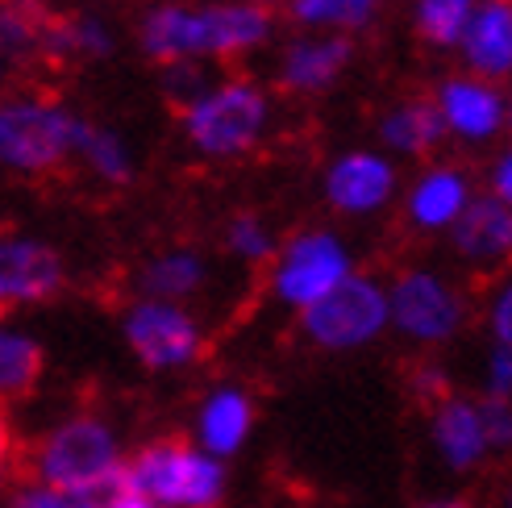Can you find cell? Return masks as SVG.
I'll use <instances>...</instances> for the list:
<instances>
[{"instance_id": "obj_1", "label": "cell", "mask_w": 512, "mask_h": 508, "mask_svg": "<svg viewBox=\"0 0 512 508\" xmlns=\"http://www.w3.org/2000/svg\"><path fill=\"white\" fill-rule=\"evenodd\" d=\"M30 471L34 484L42 488H55L80 500H105L113 488H121L125 446L113 421L96 413H71L38 438L30 454Z\"/></svg>"}, {"instance_id": "obj_2", "label": "cell", "mask_w": 512, "mask_h": 508, "mask_svg": "<svg viewBox=\"0 0 512 508\" xmlns=\"http://www.w3.org/2000/svg\"><path fill=\"white\" fill-rule=\"evenodd\" d=\"M121 488L138 492L155 508H221L229 496V467L196 442L159 438L125 454Z\"/></svg>"}, {"instance_id": "obj_3", "label": "cell", "mask_w": 512, "mask_h": 508, "mask_svg": "<svg viewBox=\"0 0 512 508\" xmlns=\"http://www.w3.org/2000/svg\"><path fill=\"white\" fill-rule=\"evenodd\" d=\"M271 121V96L254 80H217L192 105L179 109L184 142L200 159H242L263 142Z\"/></svg>"}, {"instance_id": "obj_4", "label": "cell", "mask_w": 512, "mask_h": 508, "mask_svg": "<svg viewBox=\"0 0 512 508\" xmlns=\"http://www.w3.org/2000/svg\"><path fill=\"white\" fill-rule=\"evenodd\" d=\"M80 113L38 92L0 100V167L13 175H50L75 159Z\"/></svg>"}, {"instance_id": "obj_5", "label": "cell", "mask_w": 512, "mask_h": 508, "mask_svg": "<svg viewBox=\"0 0 512 508\" xmlns=\"http://www.w3.org/2000/svg\"><path fill=\"white\" fill-rule=\"evenodd\" d=\"M296 321L309 346L325 354H358L388 334V284L354 271Z\"/></svg>"}, {"instance_id": "obj_6", "label": "cell", "mask_w": 512, "mask_h": 508, "mask_svg": "<svg viewBox=\"0 0 512 508\" xmlns=\"http://www.w3.org/2000/svg\"><path fill=\"white\" fill-rule=\"evenodd\" d=\"M350 275L354 254L334 230H300L279 242L275 259L267 263V292L275 304L300 317Z\"/></svg>"}, {"instance_id": "obj_7", "label": "cell", "mask_w": 512, "mask_h": 508, "mask_svg": "<svg viewBox=\"0 0 512 508\" xmlns=\"http://www.w3.org/2000/svg\"><path fill=\"white\" fill-rule=\"evenodd\" d=\"M471 309L454 279L429 267H404L388 279V334L413 346H446L463 334Z\"/></svg>"}, {"instance_id": "obj_8", "label": "cell", "mask_w": 512, "mask_h": 508, "mask_svg": "<svg viewBox=\"0 0 512 508\" xmlns=\"http://www.w3.org/2000/svg\"><path fill=\"white\" fill-rule=\"evenodd\" d=\"M121 338L134 363L155 375L188 371L204 354V325L188 304H163L142 296L130 300V309L121 313Z\"/></svg>"}, {"instance_id": "obj_9", "label": "cell", "mask_w": 512, "mask_h": 508, "mask_svg": "<svg viewBox=\"0 0 512 508\" xmlns=\"http://www.w3.org/2000/svg\"><path fill=\"white\" fill-rule=\"evenodd\" d=\"M400 188L396 163L383 150H342L338 159H329L321 175V192L329 209L342 217H371L392 205Z\"/></svg>"}, {"instance_id": "obj_10", "label": "cell", "mask_w": 512, "mask_h": 508, "mask_svg": "<svg viewBox=\"0 0 512 508\" xmlns=\"http://www.w3.org/2000/svg\"><path fill=\"white\" fill-rule=\"evenodd\" d=\"M67 288L63 254L25 234H0V309L46 304Z\"/></svg>"}, {"instance_id": "obj_11", "label": "cell", "mask_w": 512, "mask_h": 508, "mask_svg": "<svg viewBox=\"0 0 512 508\" xmlns=\"http://www.w3.org/2000/svg\"><path fill=\"white\" fill-rule=\"evenodd\" d=\"M429 450L454 475H471L492 459L488 429H483V413L475 396L450 392L446 400L429 404Z\"/></svg>"}, {"instance_id": "obj_12", "label": "cell", "mask_w": 512, "mask_h": 508, "mask_svg": "<svg viewBox=\"0 0 512 508\" xmlns=\"http://www.w3.org/2000/svg\"><path fill=\"white\" fill-rule=\"evenodd\" d=\"M433 105H438L446 134L467 146H483L504 130V88L475 80V75H446L433 92Z\"/></svg>"}, {"instance_id": "obj_13", "label": "cell", "mask_w": 512, "mask_h": 508, "mask_svg": "<svg viewBox=\"0 0 512 508\" xmlns=\"http://www.w3.org/2000/svg\"><path fill=\"white\" fill-rule=\"evenodd\" d=\"M254 421H259V409H254V396L242 384H217L200 396L196 417H192V442L213 454L217 463L229 467V459L250 446L254 438Z\"/></svg>"}, {"instance_id": "obj_14", "label": "cell", "mask_w": 512, "mask_h": 508, "mask_svg": "<svg viewBox=\"0 0 512 508\" xmlns=\"http://www.w3.org/2000/svg\"><path fill=\"white\" fill-rule=\"evenodd\" d=\"M138 46L150 63H204L209 59V21L204 5H179V0H159L138 21Z\"/></svg>"}, {"instance_id": "obj_15", "label": "cell", "mask_w": 512, "mask_h": 508, "mask_svg": "<svg viewBox=\"0 0 512 508\" xmlns=\"http://www.w3.org/2000/svg\"><path fill=\"white\" fill-rule=\"evenodd\" d=\"M450 250L475 271H512V209L492 192H475L463 217L446 234Z\"/></svg>"}, {"instance_id": "obj_16", "label": "cell", "mask_w": 512, "mask_h": 508, "mask_svg": "<svg viewBox=\"0 0 512 508\" xmlns=\"http://www.w3.org/2000/svg\"><path fill=\"white\" fill-rule=\"evenodd\" d=\"M471 175L454 163H433L425 167L404 196V221L417 234H450L454 221L471 205Z\"/></svg>"}, {"instance_id": "obj_17", "label": "cell", "mask_w": 512, "mask_h": 508, "mask_svg": "<svg viewBox=\"0 0 512 508\" xmlns=\"http://www.w3.org/2000/svg\"><path fill=\"white\" fill-rule=\"evenodd\" d=\"M354 59V42L346 34H300L284 46L279 84L296 96H317L334 88Z\"/></svg>"}, {"instance_id": "obj_18", "label": "cell", "mask_w": 512, "mask_h": 508, "mask_svg": "<svg viewBox=\"0 0 512 508\" xmlns=\"http://www.w3.org/2000/svg\"><path fill=\"white\" fill-rule=\"evenodd\" d=\"M458 50L475 80H512V0H479Z\"/></svg>"}, {"instance_id": "obj_19", "label": "cell", "mask_w": 512, "mask_h": 508, "mask_svg": "<svg viewBox=\"0 0 512 508\" xmlns=\"http://www.w3.org/2000/svg\"><path fill=\"white\" fill-rule=\"evenodd\" d=\"M204 21H209V59H242L275 34V13L254 0H209Z\"/></svg>"}, {"instance_id": "obj_20", "label": "cell", "mask_w": 512, "mask_h": 508, "mask_svg": "<svg viewBox=\"0 0 512 508\" xmlns=\"http://www.w3.org/2000/svg\"><path fill=\"white\" fill-rule=\"evenodd\" d=\"M134 284H138L142 300L188 304L192 296L204 292V284H209V263H204V254L192 246H171V250L150 254V259L138 267Z\"/></svg>"}, {"instance_id": "obj_21", "label": "cell", "mask_w": 512, "mask_h": 508, "mask_svg": "<svg viewBox=\"0 0 512 508\" xmlns=\"http://www.w3.org/2000/svg\"><path fill=\"white\" fill-rule=\"evenodd\" d=\"M446 138V125L438 117L433 96H408L379 117V142L388 150V159H421L429 150H438Z\"/></svg>"}, {"instance_id": "obj_22", "label": "cell", "mask_w": 512, "mask_h": 508, "mask_svg": "<svg viewBox=\"0 0 512 508\" xmlns=\"http://www.w3.org/2000/svg\"><path fill=\"white\" fill-rule=\"evenodd\" d=\"M117 50L113 30L92 13H75V17H50L38 59L46 63H71V59H109Z\"/></svg>"}, {"instance_id": "obj_23", "label": "cell", "mask_w": 512, "mask_h": 508, "mask_svg": "<svg viewBox=\"0 0 512 508\" xmlns=\"http://www.w3.org/2000/svg\"><path fill=\"white\" fill-rule=\"evenodd\" d=\"M46 371V346L25 325L0 321V409L38 388Z\"/></svg>"}, {"instance_id": "obj_24", "label": "cell", "mask_w": 512, "mask_h": 508, "mask_svg": "<svg viewBox=\"0 0 512 508\" xmlns=\"http://www.w3.org/2000/svg\"><path fill=\"white\" fill-rule=\"evenodd\" d=\"M75 159L109 188H121V184L134 180V150L117 130H109V125L80 121V134H75Z\"/></svg>"}, {"instance_id": "obj_25", "label": "cell", "mask_w": 512, "mask_h": 508, "mask_svg": "<svg viewBox=\"0 0 512 508\" xmlns=\"http://www.w3.org/2000/svg\"><path fill=\"white\" fill-rule=\"evenodd\" d=\"M383 0H292L288 17L309 34H358L375 21Z\"/></svg>"}, {"instance_id": "obj_26", "label": "cell", "mask_w": 512, "mask_h": 508, "mask_svg": "<svg viewBox=\"0 0 512 508\" xmlns=\"http://www.w3.org/2000/svg\"><path fill=\"white\" fill-rule=\"evenodd\" d=\"M50 25V13L42 0H0V50L5 59H34L42 50V34Z\"/></svg>"}, {"instance_id": "obj_27", "label": "cell", "mask_w": 512, "mask_h": 508, "mask_svg": "<svg viewBox=\"0 0 512 508\" xmlns=\"http://www.w3.org/2000/svg\"><path fill=\"white\" fill-rule=\"evenodd\" d=\"M479 0H413V25L421 42L438 50H458Z\"/></svg>"}, {"instance_id": "obj_28", "label": "cell", "mask_w": 512, "mask_h": 508, "mask_svg": "<svg viewBox=\"0 0 512 508\" xmlns=\"http://www.w3.org/2000/svg\"><path fill=\"white\" fill-rule=\"evenodd\" d=\"M225 250L234 254L238 263L250 267H267L279 250V234L271 230V221L259 213H234L225 221Z\"/></svg>"}, {"instance_id": "obj_29", "label": "cell", "mask_w": 512, "mask_h": 508, "mask_svg": "<svg viewBox=\"0 0 512 508\" xmlns=\"http://www.w3.org/2000/svg\"><path fill=\"white\" fill-rule=\"evenodd\" d=\"M483 325H488V338L496 346L512 350V271H504L483 300Z\"/></svg>"}, {"instance_id": "obj_30", "label": "cell", "mask_w": 512, "mask_h": 508, "mask_svg": "<svg viewBox=\"0 0 512 508\" xmlns=\"http://www.w3.org/2000/svg\"><path fill=\"white\" fill-rule=\"evenodd\" d=\"M483 400H508L512 404V350L508 346H488V354H483Z\"/></svg>"}, {"instance_id": "obj_31", "label": "cell", "mask_w": 512, "mask_h": 508, "mask_svg": "<svg viewBox=\"0 0 512 508\" xmlns=\"http://www.w3.org/2000/svg\"><path fill=\"white\" fill-rule=\"evenodd\" d=\"M213 80L204 75V67L200 63H171V67H163V92H167V100H175L179 109L184 105H192V100L209 88Z\"/></svg>"}, {"instance_id": "obj_32", "label": "cell", "mask_w": 512, "mask_h": 508, "mask_svg": "<svg viewBox=\"0 0 512 508\" xmlns=\"http://www.w3.org/2000/svg\"><path fill=\"white\" fill-rule=\"evenodd\" d=\"M9 508H96V500H80V496H67L42 484H21L9 496Z\"/></svg>"}, {"instance_id": "obj_33", "label": "cell", "mask_w": 512, "mask_h": 508, "mask_svg": "<svg viewBox=\"0 0 512 508\" xmlns=\"http://www.w3.org/2000/svg\"><path fill=\"white\" fill-rule=\"evenodd\" d=\"M479 413H483V429H488L492 454L512 450V404L508 400H483L479 396Z\"/></svg>"}, {"instance_id": "obj_34", "label": "cell", "mask_w": 512, "mask_h": 508, "mask_svg": "<svg viewBox=\"0 0 512 508\" xmlns=\"http://www.w3.org/2000/svg\"><path fill=\"white\" fill-rule=\"evenodd\" d=\"M413 392H417L425 404L446 400V396H450V375H446V367H438V363L417 367V371H413Z\"/></svg>"}, {"instance_id": "obj_35", "label": "cell", "mask_w": 512, "mask_h": 508, "mask_svg": "<svg viewBox=\"0 0 512 508\" xmlns=\"http://www.w3.org/2000/svg\"><path fill=\"white\" fill-rule=\"evenodd\" d=\"M488 192L500 200V205L512 209V142L500 150L496 163H492V171H488Z\"/></svg>"}, {"instance_id": "obj_36", "label": "cell", "mask_w": 512, "mask_h": 508, "mask_svg": "<svg viewBox=\"0 0 512 508\" xmlns=\"http://www.w3.org/2000/svg\"><path fill=\"white\" fill-rule=\"evenodd\" d=\"M96 508H155V504L142 500V496L130 492V488H113L105 500H96Z\"/></svg>"}, {"instance_id": "obj_37", "label": "cell", "mask_w": 512, "mask_h": 508, "mask_svg": "<svg viewBox=\"0 0 512 508\" xmlns=\"http://www.w3.org/2000/svg\"><path fill=\"white\" fill-rule=\"evenodd\" d=\"M9 450H13V438H9V417L0 409V488H5V471H9Z\"/></svg>"}, {"instance_id": "obj_38", "label": "cell", "mask_w": 512, "mask_h": 508, "mask_svg": "<svg viewBox=\"0 0 512 508\" xmlns=\"http://www.w3.org/2000/svg\"><path fill=\"white\" fill-rule=\"evenodd\" d=\"M413 508H475V504L463 496H429V500H417Z\"/></svg>"}, {"instance_id": "obj_39", "label": "cell", "mask_w": 512, "mask_h": 508, "mask_svg": "<svg viewBox=\"0 0 512 508\" xmlns=\"http://www.w3.org/2000/svg\"><path fill=\"white\" fill-rule=\"evenodd\" d=\"M504 125L512 130V84H508V92H504Z\"/></svg>"}, {"instance_id": "obj_40", "label": "cell", "mask_w": 512, "mask_h": 508, "mask_svg": "<svg viewBox=\"0 0 512 508\" xmlns=\"http://www.w3.org/2000/svg\"><path fill=\"white\" fill-rule=\"evenodd\" d=\"M254 5H263V9H275V5H284V9H288L292 0H254Z\"/></svg>"}, {"instance_id": "obj_41", "label": "cell", "mask_w": 512, "mask_h": 508, "mask_svg": "<svg viewBox=\"0 0 512 508\" xmlns=\"http://www.w3.org/2000/svg\"><path fill=\"white\" fill-rule=\"evenodd\" d=\"M5 71H9V59H5V50H0V80H5Z\"/></svg>"}, {"instance_id": "obj_42", "label": "cell", "mask_w": 512, "mask_h": 508, "mask_svg": "<svg viewBox=\"0 0 512 508\" xmlns=\"http://www.w3.org/2000/svg\"><path fill=\"white\" fill-rule=\"evenodd\" d=\"M504 508H512V492H508V500H504Z\"/></svg>"}]
</instances>
